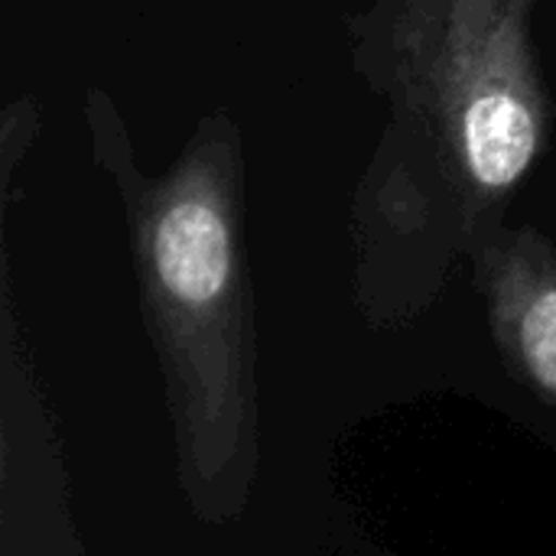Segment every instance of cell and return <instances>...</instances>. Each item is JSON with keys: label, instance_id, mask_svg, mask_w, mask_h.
<instances>
[{"label": "cell", "instance_id": "1", "mask_svg": "<svg viewBox=\"0 0 556 556\" xmlns=\"http://www.w3.org/2000/svg\"><path fill=\"white\" fill-rule=\"evenodd\" d=\"M349 36L388 108L352 208L355 280L371 319L404 323L505 228L551 147L554 101L534 0H371Z\"/></svg>", "mask_w": 556, "mask_h": 556}, {"label": "cell", "instance_id": "2", "mask_svg": "<svg viewBox=\"0 0 556 556\" xmlns=\"http://www.w3.org/2000/svg\"><path fill=\"white\" fill-rule=\"evenodd\" d=\"M85 114L94 160L127 212L182 498L199 521L228 525L244 515L261 476L241 130L228 114H208L163 176H143L111 98L91 88Z\"/></svg>", "mask_w": 556, "mask_h": 556}, {"label": "cell", "instance_id": "3", "mask_svg": "<svg viewBox=\"0 0 556 556\" xmlns=\"http://www.w3.org/2000/svg\"><path fill=\"white\" fill-rule=\"evenodd\" d=\"M495 345L518 381L556 407V248L538 228H502L472 257Z\"/></svg>", "mask_w": 556, "mask_h": 556}, {"label": "cell", "instance_id": "4", "mask_svg": "<svg viewBox=\"0 0 556 556\" xmlns=\"http://www.w3.org/2000/svg\"><path fill=\"white\" fill-rule=\"evenodd\" d=\"M39 134V108L33 94H20L3 104L0 114V186L10 192L20 160H26Z\"/></svg>", "mask_w": 556, "mask_h": 556}]
</instances>
